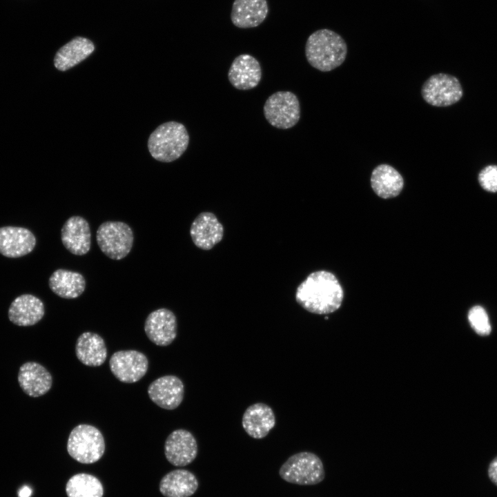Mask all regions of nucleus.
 <instances>
[{
	"mask_svg": "<svg viewBox=\"0 0 497 497\" xmlns=\"http://www.w3.org/2000/svg\"><path fill=\"white\" fill-rule=\"evenodd\" d=\"M285 481L300 485H313L322 482L325 476L320 458L309 451L297 453L290 456L279 470Z\"/></svg>",
	"mask_w": 497,
	"mask_h": 497,
	"instance_id": "39448f33",
	"label": "nucleus"
},
{
	"mask_svg": "<svg viewBox=\"0 0 497 497\" xmlns=\"http://www.w3.org/2000/svg\"><path fill=\"white\" fill-rule=\"evenodd\" d=\"M18 382L26 394L37 398L46 394L51 389L52 378L43 365L35 362H27L19 368Z\"/></svg>",
	"mask_w": 497,
	"mask_h": 497,
	"instance_id": "f3484780",
	"label": "nucleus"
},
{
	"mask_svg": "<svg viewBox=\"0 0 497 497\" xmlns=\"http://www.w3.org/2000/svg\"><path fill=\"white\" fill-rule=\"evenodd\" d=\"M371 186L374 193L383 199L398 196L404 186L401 174L392 166L382 164L373 168L371 175Z\"/></svg>",
	"mask_w": 497,
	"mask_h": 497,
	"instance_id": "412c9836",
	"label": "nucleus"
},
{
	"mask_svg": "<svg viewBox=\"0 0 497 497\" xmlns=\"http://www.w3.org/2000/svg\"><path fill=\"white\" fill-rule=\"evenodd\" d=\"M75 353L77 359L88 367H99L107 358V349L104 339L97 333L86 331L77 340Z\"/></svg>",
	"mask_w": 497,
	"mask_h": 497,
	"instance_id": "4be33fe9",
	"label": "nucleus"
},
{
	"mask_svg": "<svg viewBox=\"0 0 497 497\" xmlns=\"http://www.w3.org/2000/svg\"><path fill=\"white\" fill-rule=\"evenodd\" d=\"M347 55L344 39L333 30L323 28L311 33L305 45L309 64L322 72H329L342 65Z\"/></svg>",
	"mask_w": 497,
	"mask_h": 497,
	"instance_id": "f03ea898",
	"label": "nucleus"
},
{
	"mask_svg": "<svg viewBox=\"0 0 497 497\" xmlns=\"http://www.w3.org/2000/svg\"><path fill=\"white\" fill-rule=\"evenodd\" d=\"M268 13L266 0H234L231 20L239 28H255L266 19Z\"/></svg>",
	"mask_w": 497,
	"mask_h": 497,
	"instance_id": "a211bd4d",
	"label": "nucleus"
},
{
	"mask_svg": "<svg viewBox=\"0 0 497 497\" xmlns=\"http://www.w3.org/2000/svg\"><path fill=\"white\" fill-rule=\"evenodd\" d=\"M190 235L197 247L207 251L222 240L224 227L215 214L202 212L192 222Z\"/></svg>",
	"mask_w": 497,
	"mask_h": 497,
	"instance_id": "4468645a",
	"label": "nucleus"
},
{
	"mask_svg": "<svg viewBox=\"0 0 497 497\" xmlns=\"http://www.w3.org/2000/svg\"><path fill=\"white\" fill-rule=\"evenodd\" d=\"M95 46L88 39L77 37L57 52L54 65L60 71H66L77 65L93 52Z\"/></svg>",
	"mask_w": 497,
	"mask_h": 497,
	"instance_id": "b1692460",
	"label": "nucleus"
},
{
	"mask_svg": "<svg viewBox=\"0 0 497 497\" xmlns=\"http://www.w3.org/2000/svg\"><path fill=\"white\" fill-rule=\"evenodd\" d=\"M67 451L73 459L80 463H94L104 455V436L101 432L92 425H78L69 434Z\"/></svg>",
	"mask_w": 497,
	"mask_h": 497,
	"instance_id": "20e7f679",
	"label": "nucleus"
},
{
	"mask_svg": "<svg viewBox=\"0 0 497 497\" xmlns=\"http://www.w3.org/2000/svg\"><path fill=\"white\" fill-rule=\"evenodd\" d=\"M343 296L338 280L327 271L311 273L295 291L296 302L307 311L315 314L335 311L340 307Z\"/></svg>",
	"mask_w": 497,
	"mask_h": 497,
	"instance_id": "f257e3e1",
	"label": "nucleus"
},
{
	"mask_svg": "<svg viewBox=\"0 0 497 497\" xmlns=\"http://www.w3.org/2000/svg\"><path fill=\"white\" fill-rule=\"evenodd\" d=\"M262 78V68L258 60L248 54L237 56L233 61L228 79L236 89L247 90L255 88Z\"/></svg>",
	"mask_w": 497,
	"mask_h": 497,
	"instance_id": "ddd939ff",
	"label": "nucleus"
},
{
	"mask_svg": "<svg viewBox=\"0 0 497 497\" xmlns=\"http://www.w3.org/2000/svg\"><path fill=\"white\" fill-rule=\"evenodd\" d=\"M164 454L174 466L184 467L191 463L197 454V444L193 435L183 429H176L167 437Z\"/></svg>",
	"mask_w": 497,
	"mask_h": 497,
	"instance_id": "9d476101",
	"label": "nucleus"
},
{
	"mask_svg": "<svg viewBox=\"0 0 497 497\" xmlns=\"http://www.w3.org/2000/svg\"><path fill=\"white\" fill-rule=\"evenodd\" d=\"M196 476L186 469H175L160 480L159 491L165 497H190L198 488Z\"/></svg>",
	"mask_w": 497,
	"mask_h": 497,
	"instance_id": "5701e85b",
	"label": "nucleus"
},
{
	"mask_svg": "<svg viewBox=\"0 0 497 497\" xmlns=\"http://www.w3.org/2000/svg\"><path fill=\"white\" fill-rule=\"evenodd\" d=\"M44 313L43 302L30 294H23L16 298L8 309L10 321L22 327L37 324L42 319Z\"/></svg>",
	"mask_w": 497,
	"mask_h": 497,
	"instance_id": "6ab92c4d",
	"label": "nucleus"
},
{
	"mask_svg": "<svg viewBox=\"0 0 497 497\" xmlns=\"http://www.w3.org/2000/svg\"><path fill=\"white\" fill-rule=\"evenodd\" d=\"M488 474L491 480L497 485V457L490 463L488 469Z\"/></svg>",
	"mask_w": 497,
	"mask_h": 497,
	"instance_id": "c85d7f7f",
	"label": "nucleus"
},
{
	"mask_svg": "<svg viewBox=\"0 0 497 497\" xmlns=\"http://www.w3.org/2000/svg\"><path fill=\"white\" fill-rule=\"evenodd\" d=\"M242 427L251 437L261 439L268 435L275 425L272 409L262 402L249 406L242 416Z\"/></svg>",
	"mask_w": 497,
	"mask_h": 497,
	"instance_id": "aec40b11",
	"label": "nucleus"
},
{
	"mask_svg": "<svg viewBox=\"0 0 497 497\" xmlns=\"http://www.w3.org/2000/svg\"><path fill=\"white\" fill-rule=\"evenodd\" d=\"M463 90L459 80L446 73L429 77L422 84L421 95L431 106L446 107L457 103L462 97Z\"/></svg>",
	"mask_w": 497,
	"mask_h": 497,
	"instance_id": "6e6552de",
	"label": "nucleus"
},
{
	"mask_svg": "<svg viewBox=\"0 0 497 497\" xmlns=\"http://www.w3.org/2000/svg\"><path fill=\"white\" fill-rule=\"evenodd\" d=\"M184 387L177 376L168 375L153 381L148 387L150 399L162 409L173 410L182 403Z\"/></svg>",
	"mask_w": 497,
	"mask_h": 497,
	"instance_id": "f8f14e48",
	"label": "nucleus"
},
{
	"mask_svg": "<svg viewBox=\"0 0 497 497\" xmlns=\"http://www.w3.org/2000/svg\"><path fill=\"white\" fill-rule=\"evenodd\" d=\"M36 238L28 229L18 226L0 228V253L8 257H19L30 253Z\"/></svg>",
	"mask_w": 497,
	"mask_h": 497,
	"instance_id": "dca6fc26",
	"label": "nucleus"
},
{
	"mask_svg": "<svg viewBox=\"0 0 497 497\" xmlns=\"http://www.w3.org/2000/svg\"><path fill=\"white\" fill-rule=\"evenodd\" d=\"M61 239L64 247L72 254H86L91 246V232L88 222L79 215L69 217L62 226Z\"/></svg>",
	"mask_w": 497,
	"mask_h": 497,
	"instance_id": "2eb2a0df",
	"label": "nucleus"
},
{
	"mask_svg": "<svg viewBox=\"0 0 497 497\" xmlns=\"http://www.w3.org/2000/svg\"><path fill=\"white\" fill-rule=\"evenodd\" d=\"M109 367L114 376L121 382L134 383L142 379L148 368L147 357L136 350L115 352L110 358Z\"/></svg>",
	"mask_w": 497,
	"mask_h": 497,
	"instance_id": "1a4fd4ad",
	"label": "nucleus"
},
{
	"mask_svg": "<svg viewBox=\"0 0 497 497\" xmlns=\"http://www.w3.org/2000/svg\"><path fill=\"white\" fill-rule=\"evenodd\" d=\"M263 112L271 126L279 129H289L295 126L300 120V101L292 92L277 91L267 98Z\"/></svg>",
	"mask_w": 497,
	"mask_h": 497,
	"instance_id": "0eeeda50",
	"label": "nucleus"
},
{
	"mask_svg": "<svg viewBox=\"0 0 497 497\" xmlns=\"http://www.w3.org/2000/svg\"><path fill=\"white\" fill-rule=\"evenodd\" d=\"M51 291L58 296L73 299L80 296L86 289V280L79 273L59 269L49 278Z\"/></svg>",
	"mask_w": 497,
	"mask_h": 497,
	"instance_id": "393cba45",
	"label": "nucleus"
},
{
	"mask_svg": "<svg viewBox=\"0 0 497 497\" xmlns=\"http://www.w3.org/2000/svg\"><path fill=\"white\" fill-rule=\"evenodd\" d=\"M478 182L481 187L491 193L497 192V165H489L480 170Z\"/></svg>",
	"mask_w": 497,
	"mask_h": 497,
	"instance_id": "cd10ccee",
	"label": "nucleus"
},
{
	"mask_svg": "<svg viewBox=\"0 0 497 497\" xmlns=\"http://www.w3.org/2000/svg\"><path fill=\"white\" fill-rule=\"evenodd\" d=\"M133 233L125 222L107 221L99 225L96 240L100 250L109 258L119 260L130 252L133 244Z\"/></svg>",
	"mask_w": 497,
	"mask_h": 497,
	"instance_id": "423d86ee",
	"label": "nucleus"
},
{
	"mask_svg": "<svg viewBox=\"0 0 497 497\" xmlns=\"http://www.w3.org/2000/svg\"><path fill=\"white\" fill-rule=\"evenodd\" d=\"M148 338L157 346L170 344L177 335V319L170 310L161 308L149 313L144 323Z\"/></svg>",
	"mask_w": 497,
	"mask_h": 497,
	"instance_id": "9b49d317",
	"label": "nucleus"
},
{
	"mask_svg": "<svg viewBox=\"0 0 497 497\" xmlns=\"http://www.w3.org/2000/svg\"><path fill=\"white\" fill-rule=\"evenodd\" d=\"M66 491L68 497H102L104 488L95 476L80 473L72 476L68 480Z\"/></svg>",
	"mask_w": 497,
	"mask_h": 497,
	"instance_id": "a878e982",
	"label": "nucleus"
},
{
	"mask_svg": "<svg viewBox=\"0 0 497 497\" xmlns=\"http://www.w3.org/2000/svg\"><path fill=\"white\" fill-rule=\"evenodd\" d=\"M469 324L474 331L480 335H487L491 328L485 310L480 306H474L468 313Z\"/></svg>",
	"mask_w": 497,
	"mask_h": 497,
	"instance_id": "bb28decb",
	"label": "nucleus"
},
{
	"mask_svg": "<svg viewBox=\"0 0 497 497\" xmlns=\"http://www.w3.org/2000/svg\"><path fill=\"white\" fill-rule=\"evenodd\" d=\"M188 143L189 135L184 125L171 121L159 125L150 134L148 148L155 159L168 163L179 158Z\"/></svg>",
	"mask_w": 497,
	"mask_h": 497,
	"instance_id": "7ed1b4c3",
	"label": "nucleus"
}]
</instances>
